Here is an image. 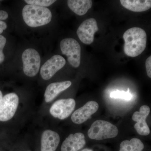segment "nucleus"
I'll list each match as a JSON object with an SVG mask.
<instances>
[{"instance_id":"f257e3e1","label":"nucleus","mask_w":151,"mask_h":151,"mask_svg":"<svg viewBox=\"0 0 151 151\" xmlns=\"http://www.w3.org/2000/svg\"><path fill=\"white\" fill-rule=\"evenodd\" d=\"M123 38L125 45L124 50L127 56L135 57L142 54L147 45V34L141 28L134 27L127 30Z\"/></svg>"},{"instance_id":"f03ea898","label":"nucleus","mask_w":151,"mask_h":151,"mask_svg":"<svg viewBox=\"0 0 151 151\" xmlns=\"http://www.w3.org/2000/svg\"><path fill=\"white\" fill-rule=\"evenodd\" d=\"M22 17L28 26L37 27L49 23L52 15L51 11L47 8L27 4L23 9Z\"/></svg>"},{"instance_id":"7ed1b4c3","label":"nucleus","mask_w":151,"mask_h":151,"mask_svg":"<svg viewBox=\"0 0 151 151\" xmlns=\"http://www.w3.org/2000/svg\"><path fill=\"white\" fill-rule=\"evenodd\" d=\"M119 129L115 125L104 120H98L93 122L88 131L90 139L96 140L116 137Z\"/></svg>"},{"instance_id":"20e7f679","label":"nucleus","mask_w":151,"mask_h":151,"mask_svg":"<svg viewBox=\"0 0 151 151\" xmlns=\"http://www.w3.org/2000/svg\"><path fill=\"white\" fill-rule=\"evenodd\" d=\"M63 54L67 57L68 61L74 68L79 67L81 62V47L78 42L71 38H65L60 42Z\"/></svg>"},{"instance_id":"39448f33","label":"nucleus","mask_w":151,"mask_h":151,"mask_svg":"<svg viewBox=\"0 0 151 151\" xmlns=\"http://www.w3.org/2000/svg\"><path fill=\"white\" fill-rule=\"evenodd\" d=\"M22 60L24 74L29 77L35 76L40 66V56L38 52L33 48L27 49L23 52Z\"/></svg>"},{"instance_id":"423d86ee","label":"nucleus","mask_w":151,"mask_h":151,"mask_svg":"<svg viewBox=\"0 0 151 151\" xmlns=\"http://www.w3.org/2000/svg\"><path fill=\"white\" fill-rule=\"evenodd\" d=\"M19 104V97L16 93H9L4 96L0 103V122H7L12 119Z\"/></svg>"},{"instance_id":"0eeeda50","label":"nucleus","mask_w":151,"mask_h":151,"mask_svg":"<svg viewBox=\"0 0 151 151\" xmlns=\"http://www.w3.org/2000/svg\"><path fill=\"white\" fill-rule=\"evenodd\" d=\"M75 106L76 102L74 99H60L57 100L52 105L50 113L54 118L63 120L70 116Z\"/></svg>"},{"instance_id":"6e6552de","label":"nucleus","mask_w":151,"mask_h":151,"mask_svg":"<svg viewBox=\"0 0 151 151\" xmlns=\"http://www.w3.org/2000/svg\"><path fill=\"white\" fill-rule=\"evenodd\" d=\"M97 21L94 18H89L84 21L77 29L76 33L81 42L90 45L93 42L94 35L98 31Z\"/></svg>"},{"instance_id":"1a4fd4ad","label":"nucleus","mask_w":151,"mask_h":151,"mask_svg":"<svg viewBox=\"0 0 151 151\" xmlns=\"http://www.w3.org/2000/svg\"><path fill=\"white\" fill-rule=\"evenodd\" d=\"M65 63V60L61 55H53L42 66L40 72L42 78L45 80H49L64 67Z\"/></svg>"},{"instance_id":"9d476101","label":"nucleus","mask_w":151,"mask_h":151,"mask_svg":"<svg viewBox=\"0 0 151 151\" xmlns=\"http://www.w3.org/2000/svg\"><path fill=\"white\" fill-rule=\"evenodd\" d=\"M99 109V105L97 102L90 101L77 109L71 115L72 122L76 124L84 123L91 118V116L96 113Z\"/></svg>"},{"instance_id":"9b49d317","label":"nucleus","mask_w":151,"mask_h":151,"mask_svg":"<svg viewBox=\"0 0 151 151\" xmlns=\"http://www.w3.org/2000/svg\"><path fill=\"white\" fill-rule=\"evenodd\" d=\"M150 111V109L148 106L143 105L140 108L139 111H136L132 116V120L137 122L134 125L135 130L142 136H147L150 133V128L146 121Z\"/></svg>"},{"instance_id":"f8f14e48","label":"nucleus","mask_w":151,"mask_h":151,"mask_svg":"<svg viewBox=\"0 0 151 151\" xmlns=\"http://www.w3.org/2000/svg\"><path fill=\"white\" fill-rule=\"evenodd\" d=\"M86 145L85 136L82 133L70 134L63 141L61 151H78Z\"/></svg>"},{"instance_id":"ddd939ff","label":"nucleus","mask_w":151,"mask_h":151,"mask_svg":"<svg viewBox=\"0 0 151 151\" xmlns=\"http://www.w3.org/2000/svg\"><path fill=\"white\" fill-rule=\"evenodd\" d=\"M60 142L59 134L50 130L42 133L41 139V151H55Z\"/></svg>"},{"instance_id":"4468645a","label":"nucleus","mask_w":151,"mask_h":151,"mask_svg":"<svg viewBox=\"0 0 151 151\" xmlns=\"http://www.w3.org/2000/svg\"><path fill=\"white\" fill-rule=\"evenodd\" d=\"M71 81H64L54 82L50 84L47 87L44 94L45 100L46 103L52 101L60 93L71 86Z\"/></svg>"},{"instance_id":"2eb2a0df","label":"nucleus","mask_w":151,"mask_h":151,"mask_svg":"<svg viewBox=\"0 0 151 151\" xmlns=\"http://www.w3.org/2000/svg\"><path fill=\"white\" fill-rule=\"evenodd\" d=\"M120 1L125 8L132 12H145L150 9L151 7L150 0H121Z\"/></svg>"},{"instance_id":"dca6fc26","label":"nucleus","mask_w":151,"mask_h":151,"mask_svg":"<svg viewBox=\"0 0 151 151\" xmlns=\"http://www.w3.org/2000/svg\"><path fill=\"white\" fill-rule=\"evenodd\" d=\"M67 3L70 9L78 16L85 14L92 5L91 0H69Z\"/></svg>"},{"instance_id":"f3484780","label":"nucleus","mask_w":151,"mask_h":151,"mask_svg":"<svg viewBox=\"0 0 151 151\" xmlns=\"http://www.w3.org/2000/svg\"><path fill=\"white\" fill-rule=\"evenodd\" d=\"M120 147L119 151H142L144 149V144L137 138L123 141Z\"/></svg>"},{"instance_id":"a211bd4d","label":"nucleus","mask_w":151,"mask_h":151,"mask_svg":"<svg viewBox=\"0 0 151 151\" xmlns=\"http://www.w3.org/2000/svg\"><path fill=\"white\" fill-rule=\"evenodd\" d=\"M111 97L112 98H117V99L130 100L132 99V95L130 92L129 89L127 92L117 90V91L112 92L111 93Z\"/></svg>"},{"instance_id":"6ab92c4d","label":"nucleus","mask_w":151,"mask_h":151,"mask_svg":"<svg viewBox=\"0 0 151 151\" xmlns=\"http://www.w3.org/2000/svg\"><path fill=\"white\" fill-rule=\"evenodd\" d=\"M54 0H25V2L28 5L39 6L46 7L51 5L55 2Z\"/></svg>"},{"instance_id":"aec40b11","label":"nucleus","mask_w":151,"mask_h":151,"mask_svg":"<svg viewBox=\"0 0 151 151\" xmlns=\"http://www.w3.org/2000/svg\"><path fill=\"white\" fill-rule=\"evenodd\" d=\"M6 42V39L3 35H0V64L2 63L4 60L5 56L3 50Z\"/></svg>"},{"instance_id":"412c9836","label":"nucleus","mask_w":151,"mask_h":151,"mask_svg":"<svg viewBox=\"0 0 151 151\" xmlns=\"http://www.w3.org/2000/svg\"><path fill=\"white\" fill-rule=\"evenodd\" d=\"M147 73L149 78H151V56H149L146 61Z\"/></svg>"},{"instance_id":"4be33fe9","label":"nucleus","mask_w":151,"mask_h":151,"mask_svg":"<svg viewBox=\"0 0 151 151\" xmlns=\"http://www.w3.org/2000/svg\"><path fill=\"white\" fill-rule=\"evenodd\" d=\"M9 15L6 12L0 10V20L2 21L8 18Z\"/></svg>"},{"instance_id":"5701e85b","label":"nucleus","mask_w":151,"mask_h":151,"mask_svg":"<svg viewBox=\"0 0 151 151\" xmlns=\"http://www.w3.org/2000/svg\"><path fill=\"white\" fill-rule=\"evenodd\" d=\"M7 26L6 24L3 21L0 20V34L3 32L4 30L7 28Z\"/></svg>"},{"instance_id":"b1692460","label":"nucleus","mask_w":151,"mask_h":151,"mask_svg":"<svg viewBox=\"0 0 151 151\" xmlns=\"http://www.w3.org/2000/svg\"><path fill=\"white\" fill-rule=\"evenodd\" d=\"M3 96L2 92L0 90V103H1V101L2 100Z\"/></svg>"},{"instance_id":"393cba45","label":"nucleus","mask_w":151,"mask_h":151,"mask_svg":"<svg viewBox=\"0 0 151 151\" xmlns=\"http://www.w3.org/2000/svg\"><path fill=\"white\" fill-rule=\"evenodd\" d=\"M81 151H93V150L90 149L86 148L84 149V150H82Z\"/></svg>"}]
</instances>
